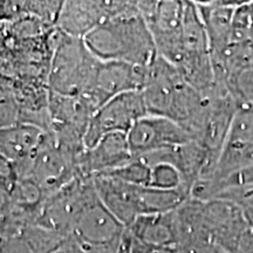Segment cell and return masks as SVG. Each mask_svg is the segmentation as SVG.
<instances>
[{"label":"cell","instance_id":"1","mask_svg":"<svg viewBox=\"0 0 253 253\" xmlns=\"http://www.w3.org/2000/svg\"><path fill=\"white\" fill-rule=\"evenodd\" d=\"M59 34L56 26L32 17L0 23V87L11 91L21 112L47 108L48 74Z\"/></svg>","mask_w":253,"mask_h":253},{"label":"cell","instance_id":"2","mask_svg":"<svg viewBox=\"0 0 253 253\" xmlns=\"http://www.w3.org/2000/svg\"><path fill=\"white\" fill-rule=\"evenodd\" d=\"M84 41L101 61L125 62L145 68L158 56L153 36L138 8L104 21L88 33Z\"/></svg>","mask_w":253,"mask_h":253},{"label":"cell","instance_id":"3","mask_svg":"<svg viewBox=\"0 0 253 253\" xmlns=\"http://www.w3.org/2000/svg\"><path fill=\"white\" fill-rule=\"evenodd\" d=\"M253 166V104L240 103L229 126L216 167L210 178L195 183L190 198L207 202L214 197L217 185Z\"/></svg>","mask_w":253,"mask_h":253},{"label":"cell","instance_id":"4","mask_svg":"<svg viewBox=\"0 0 253 253\" xmlns=\"http://www.w3.org/2000/svg\"><path fill=\"white\" fill-rule=\"evenodd\" d=\"M100 63L101 60L95 58L84 39L60 31L50 62L49 91L65 96L90 97Z\"/></svg>","mask_w":253,"mask_h":253},{"label":"cell","instance_id":"5","mask_svg":"<svg viewBox=\"0 0 253 253\" xmlns=\"http://www.w3.org/2000/svg\"><path fill=\"white\" fill-rule=\"evenodd\" d=\"M205 229L225 253H253V229L238 205L226 199L203 202Z\"/></svg>","mask_w":253,"mask_h":253},{"label":"cell","instance_id":"6","mask_svg":"<svg viewBox=\"0 0 253 253\" xmlns=\"http://www.w3.org/2000/svg\"><path fill=\"white\" fill-rule=\"evenodd\" d=\"M137 8L153 36L157 55L176 67L183 56L184 1H137Z\"/></svg>","mask_w":253,"mask_h":253},{"label":"cell","instance_id":"7","mask_svg":"<svg viewBox=\"0 0 253 253\" xmlns=\"http://www.w3.org/2000/svg\"><path fill=\"white\" fill-rule=\"evenodd\" d=\"M147 115L141 91H126L113 97L91 118L84 136L86 149L94 147L101 138L109 134H128L135 123Z\"/></svg>","mask_w":253,"mask_h":253},{"label":"cell","instance_id":"8","mask_svg":"<svg viewBox=\"0 0 253 253\" xmlns=\"http://www.w3.org/2000/svg\"><path fill=\"white\" fill-rule=\"evenodd\" d=\"M126 230L97 195L73 220L67 238L87 248L116 249Z\"/></svg>","mask_w":253,"mask_h":253},{"label":"cell","instance_id":"9","mask_svg":"<svg viewBox=\"0 0 253 253\" xmlns=\"http://www.w3.org/2000/svg\"><path fill=\"white\" fill-rule=\"evenodd\" d=\"M136 8V1H63L56 27L69 37L84 39L104 21Z\"/></svg>","mask_w":253,"mask_h":253},{"label":"cell","instance_id":"10","mask_svg":"<svg viewBox=\"0 0 253 253\" xmlns=\"http://www.w3.org/2000/svg\"><path fill=\"white\" fill-rule=\"evenodd\" d=\"M185 80L175 66L157 56L147 67L145 80L141 93L148 115L170 119L173 106Z\"/></svg>","mask_w":253,"mask_h":253},{"label":"cell","instance_id":"11","mask_svg":"<svg viewBox=\"0 0 253 253\" xmlns=\"http://www.w3.org/2000/svg\"><path fill=\"white\" fill-rule=\"evenodd\" d=\"M126 138L134 157L191 142L188 132L176 122L153 115L138 120L126 134Z\"/></svg>","mask_w":253,"mask_h":253},{"label":"cell","instance_id":"12","mask_svg":"<svg viewBox=\"0 0 253 253\" xmlns=\"http://www.w3.org/2000/svg\"><path fill=\"white\" fill-rule=\"evenodd\" d=\"M134 158L128 144L126 134L114 132L86 149L78 160V175L84 178H94L126 166Z\"/></svg>","mask_w":253,"mask_h":253},{"label":"cell","instance_id":"13","mask_svg":"<svg viewBox=\"0 0 253 253\" xmlns=\"http://www.w3.org/2000/svg\"><path fill=\"white\" fill-rule=\"evenodd\" d=\"M94 184L104 207L126 226L140 216L138 186L109 176H95Z\"/></svg>","mask_w":253,"mask_h":253},{"label":"cell","instance_id":"14","mask_svg":"<svg viewBox=\"0 0 253 253\" xmlns=\"http://www.w3.org/2000/svg\"><path fill=\"white\" fill-rule=\"evenodd\" d=\"M209 40L211 59L225 52L231 43L235 9L243 1H195Z\"/></svg>","mask_w":253,"mask_h":253},{"label":"cell","instance_id":"15","mask_svg":"<svg viewBox=\"0 0 253 253\" xmlns=\"http://www.w3.org/2000/svg\"><path fill=\"white\" fill-rule=\"evenodd\" d=\"M45 130L31 125H15L0 129V156L13 164L15 171L33 157Z\"/></svg>","mask_w":253,"mask_h":253},{"label":"cell","instance_id":"16","mask_svg":"<svg viewBox=\"0 0 253 253\" xmlns=\"http://www.w3.org/2000/svg\"><path fill=\"white\" fill-rule=\"evenodd\" d=\"M175 211L138 216L130 224V226L126 227V230L130 233L132 239L142 244L177 249L178 232Z\"/></svg>","mask_w":253,"mask_h":253},{"label":"cell","instance_id":"17","mask_svg":"<svg viewBox=\"0 0 253 253\" xmlns=\"http://www.w3.org/2000/svg\"><path fill=\"white\" fill-rule=\"evenodd\" d=\"M182 47V60L176 67L185 65V63L199 62L211 59L207 31H205L204 24L195 1H184Z\"/></svg>","mask_w":253,"mask_h":253},{"label":"cell","instance_id":"18","mask_svg":"<svg viewBox=\"0 0 253 253\" xmlns=\"http://www.w3.org/2000/svg\"><path fill=\"white\" fill-rule=\"evenodd\" d=\"M253 43V1H243L235 9L231 43Z\"/></svg>","mask_w":253,"mask_h":253},{"label":"cell","instance_id":"19","mask_svg":"<svg viewBox=\"0 0 253 253\" xmlns=\"http://www.w3.org/2000/svg\"><path fill=\"white\" fill-rule=\"evenodd\" d=\"M150 173L151 168L147 163H144L143 161H141L140 158L134 157L126 166L99 176H109L118 178L122 182L130 183V184L149 186Z\"/></svg>","mask_w":253,"mask_h":253},{"label":"cell","instance_id":"20","mask_svg":"<svg viewBox=\"0 0 253 253\" xmlns=\"http://www.w3.org/2000/svg\"><path fill=\"white\" fill-rule=\"evenodd\" d=\"M150 168V188L160 190L184 189L185 191H188V189L184 185V182H183L181 172L172 164L157 163Z\"/></svg>","mask_w":253,"mask_h":253},{"label":"cell","instance_id":"21","mask_svg":"<svg viewBox=\"0 0 253 253\" xmlns=\"http://www.w3.org/2000/svg\"><path fill=\"white\" fill-rule=\"evenodd\" d=\"M216 199H226L242 209L243 212L253 211V184L231 186L218 196Z\"/></svg>","mask_w":253,"mask_h":253},{"label":"cell","instance_id":"22","mask_svg":"<svg viewBox=\"0 0 253 253\" xmlns=\"http://www.w3.org/2000/svg\"><path fill=\"white\" fill-rule=\"evenodd\" d=\"M131 253H177V249L173 248H158L142 244L137 240L132 239Z\"/></svg>","mask_w":253,"mask_h":253},{"label":"cell","instance_id":"23","mask_svg":"<svg viewBox=\"0 0 253 253\" xmlns=\"http://www.w3.org/2000/svg\"><path fill=\"white\" fill-rule=\"evenodd\" d=\"M131 246H132V237L130 233L128 232V230H126L125 235H123L121 242L118 250L115 253H131Z\"/></svg>","mask_w":253,"mask_h":253},{"label":"cell","instance_id":"24","mask_svg":"<svg viewBox=\"0 0 253 253\" xmlns=\"http://www.w3.org/2000/svg\"><path fill=\"white\" fill-rule=\"evenodd\" d=\"M217 253H225V252H224V251H223V250H220V251H218Z\"/></svg>","mask_w":253,"mask_h":253}]
</instances>
